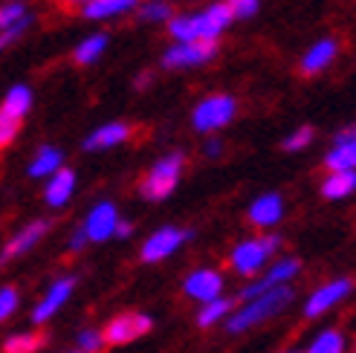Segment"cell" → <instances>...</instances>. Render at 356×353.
<instances>
[{
  "mask_svg": "<svg viewBox=\"0 0 356 353\" xmlns=\"http://www.w3.org/2000/svg\"><path fill=\"white\" fill-rule=\"evenodd\" d=\"M298 275H301V261H298V258H281V261L270 263V267H266V272H264L261 278H255L252 284H246V287L235 295V302H238V304L252 302V298H258V295H264V293H270V290H275V287H287V284H293Z\"/></svg>",
  "mask_w": 356,
  "mask_h": 353,
  "instance_id": "4",
  "label": "cell"
},
{
  "mask_svg": "<svg viewBox=\"0 0 356 353\" xmlns=\"http://www.w3.org/2000/svg\"><path fill=\"white\" fill-rule=\"evenodd\" d=\"M73 191H76V171L58 168V171L47 180V186H44V200H47L49 208H61V206L70 203Z\"/></svg>",
  "mask_w": 356,
  "mask_h": 353,
  "instance_id": "17",
  "label": "cell"
},
{
  "mask_svg": "<svg viewBox=\"0 0 356 353\" xmlns=\"http://www.w3.org/2000/svg\"><path fill=\"white\" fill-rule=\"evenodd\" d=\"M139 0H90V3L81 6V15L87 21H104V17H116L136 9Z\"/></svg>",
  "mask_w": 356,
  "mask_h": 353,
  "instance_id": "23",
  "label": "cell"
},
{
  "mask_svg": "<svg viewBox=\"0 0 356 353\" xmlns=\"http://www.w3.org/2000/svg\"><path fill=\"white\" fill-rule=\"evenodd\" d=\"M128 136H131V125H124V122H108V125H99L84 139V151H108V148L128 142Z\"/></svg>",
  "mask_w": 356,
  "mask_h": 353,
  "instance_id": "18",
  "label": "cell"
},
{
  "mask_svg": "<svg viewBox=\"0 0 356 353\" xmlns=\"http://www.w3.org/2000/svg\"><path fill=\"white\" fill-rule=\"evenodd\" d=\"M29 24H32V17L26 15L21 24H15V26H9V29H3V32H0V52H3L6 47H12L17 38H21V35L26 32V26H29Z\"/></svg>",
  "mask_w": 356,
  "mask_h": 353,
  "instance_id": "34",
  "label": "cell"
},
{
  "mask_svg": "<svg viewBox=\"0 0 356 353\" xmlns=\"http://www.w3.org/2000/svg\"><path fill=\"white\" fill-rule=\"evenodd\" d=\"M223 290H226L223 272L220 270H209V267L188 272L186 281H183V293L191 298V302H200V307L209 304V302H215V298H220Z\"/></svg>",
  "mask_w": 356,
  "mask_h": 353,
  "instance_id": "9",
  "label": "cell"
},
{
  "mask_svg": "<svg viewBox=\"0 0 356 353\" xmlns=\"http://www.w3.org/2000/svg\"><path fill=\"white\" fill-rule=\"evenodd\" d=\"M84 246H87V238H84V232H81V229H76V232H73V238H70V252H81Z\"/></svg>",
  "mask_w": 356,
  "mask_h": 353,
  "instance_id": "37",
  "label": "cell"
},
{
  "mask_svg": "<svg viewBox=\"0 0 356 353\" xmlns=\"http://www.w3.org/2000/svg\"><path fill=\"white\" fill-rule=\"evenodd\" d=\"M235 307H238L235 295H220V298H215V302L203 304L200 313H197V327H200V330H211V327L223 325L229 315L235 313Z\"/></svg>",
  "mask_w": 356,
  "mask_h": 353,
  "instance_id": "21",
  "label": "cell"
},
{
  "mask_svg": "<svg viewBox=\"0 0 356 353\" xmlns=\"http://www.w3.org/2000/svg\"><path fill=\"white\" fill-rule=\"evenodd\" d=\"M235 110H238V104H235L232 96H226V93L206 96L197 108H194L191 125H194V131H200V133H215V131L226 128L229 122L235 119Z\"/></svg>",
  "mask_w": 356,
  "mask_h": 353,
  "instance_id": "6",
  "label": "cell"
},
{
  "mask_svg": "<svg viewBox=\"0 0 356 353\" xmlns=\"http://www.w3.org/2000/svg\"><path fill=\"white\" fill-rule=\"evenodd\" d=\"M350 293H353V278H348V275L330 278V281H325L322 287H316L310 293V298L305 302V307H301V313H305V319H322L325 313H330L333 307H339Z\"/></svg>",
  "mask_w": 356,
  "mask_h": 353,
  "instance_id": "8",
  "label": "cell"
},
{
  "mask_svg": "<svg viewBox=\"0 0 356 353\" xmlns=\"http://www.w3.org/2000/svg\"><path fill=\"white\" fill-rule=\"evenodd\" d=\"M226 6L232 9V17H252L255 12H258V6H261V0H226Z\"/></svg>",
  "mask_w": 356,
  "mask_h": 353,
  "instance_id": "35",
  "label": "cell"
},
{
  "mask_svg": "<svg viewBox=\"0 0 356 353\" xmlns=\"http://www.w3.org/2000/svg\"><path fill=\"white\" fill-rule=\"evenodd\" d=\"M119 220H122L119 217V208L111 200H102V203H96L90 211H87L81 232H84L87 243H104V240L113 238Z\"/></svg>",
  "mask_w": 356,
  "mask_h": 353,
  "instance_id": "10",
  "label": "cell"
},
{
  "mask_svg": "<svg viewBox=\"0 0 356 353\" xmlns=\"http://www.w3.org/2000/svg\"><path fill=\"white\" fill-rule=\"evenodd\" d=\"M104 347V336H102V330L96 327H84L79 330V336H76V353H102Z\"/></svg>",
  "mask_w": 356,
  "mask_h": 353,
  "instance_id": "29",
  "label": "cell"
},
{
  "mask_svg": "<svg viewBox=\"0 0 356 353\" xmlns=\"http://www.w3.org/2000/svg\"><path fill=\"white\" fill-rule=\"evenodd\" d=\"M293 302H296V287H293V284L275 287V290H270V293L252 298V302L238 304L235 313L223 322V330L229 333V336H243V333L255 330V327H261L264 322H270V319H275V315H281Z\"/></svg>",
  "mask_w": 356,
  "mask_h": 353,
  "instance_id": "1",
  "label": "cell"
},
{
  "mask_svg": "<svg viewBox=\"0 0 356 353\" xmlns=\"http://www.w3.org/2000/svg\"><path fill=\"white\" fill-rule=\"evenodd\" d=\"M73 353H76V350H73Z\"/></svg>",
  "mask_w": 356,
  "mask_h": 353,
  "instance_id": "44",
  "label": "cell"
},
{
  "mask_svg": "<svg viewBox=\"0 0 356 353\" xmlns=\"http://www.w3.org/2000/svg\"><path fill=\"white\" fill-rule=\"evenodd\" d=\"M325 165L330 171H356V133L345 131L336 136L333 148L325 154Z\"/></svg>",
  "mask_w": 356,
  "mask_h": 353,
  "instance_id": "16",
  "label": "cell"
},
{
  "mask_svg": "<svg viewBox=\"0 0 356 353\" xmlns=\"http://www.w3.org/2000/svg\"><path fill=\"white\" fill-rule=\"evenodd\" d=\"M104 49H108V35L96 32V35L84 38V41L73 49V58H76V64H81V67H90V64H96V61L104 56Z\"/></svg>",
  "mask_w": 356,
  "mask_h": 353,
  "instance_id": "26",
  "label": "cell"
},
{
  "mask_svg": "<svg viewBox=\"0 0 356 353\" xmlns=\"http://www.w3.org/2000/svg\"><path fill=\"white\" fill-rule=\"evenodd\" d=\"M313 133H316V131H313L310 125L293 131L287 139H284V151H290V154H293V151H305V148L313 142Z\"/></svg>",
  "mask_w": 356,
  "mask_h": 353,
  "instance_id": "32",
  "label": "cell"
},
{
  "mask_svg": "<svg viewBox=\"0 0 356 353\" xmlns=\"http://www.w3.org/2000/svg\"><path fill=\"white\" fill-rule=\"evenodd\" d=\"M281 243L284 240L275 232H266L261 238H246L235 243V249L229 252V267L241 278H255L258 272H264V267H270V261L273 255H278Z\"/></svg>",
  "mask_w": 356,
  "mask_h": 353,
  "instance_id": "2",
  "label": "cell"
},
{
  "mask_svg": "<svg viewBox=\"0 0 356 353\" xmlns=\"http://www.w3.org/2000/svg\"><path fill=\"white\" fill-rule=\"evenodd\" d=\"M17 131H21V125H17V122H9V119L0 116V148L9 145L12 139L17 136Z\"/></svg>",
  "mask_w": 356,
  "mask_h": 353,
  "instance_id": "36",
  "label": "cell"
},
{
  "mask_svg": "<svg viewBox=\"0 0 356 353\" xmlns=\"http://www.w3.org/2000/svg\"><path fill=\"white\" fill-rule=\"evenodd\" d=\"M58 168H64V154H61L56 145H41L38 154L32 156V163H29L26 174L35 176V180H44V176L49 180V176L56 174Z\"/></svg>",
  "mask_w": 356,
  "mask_h": 353,
  "instance_id": "22",
  "label": "cell"
},
{
  "mask_svg": "<svg viewBox=\"0 0 356 353\" xmlns=\"http://www.w3.org/2000/svg\"><path fill=\"white\" fill-rule=\"evenodd\" d=\"M339 56V44H336L333 38H322V41H316L307 52H305V58H301L298 69H301V76H316V73H322V69Z\"/></svg>",
  "mask_w": 356,
  "mask_h": 353,
  "instance_id": "19",
  "label": "cell"
},
{
  "mask_svg": "<svg viewBox=\"0 0 356 353\" xmlns=\"http://www.w3.org/2000/svg\"><path fill=\"white\" fill-rule=\"evenodd\" d=\"M301 353H348V339H345L342 330L327 327L322 333H316V339Z\"/></svg>",
  "mask_w": 356,
  "mask_h": 353,
  "instance_id": "25",
  "label": "cell"
},
{
  "mask_svg": "<svg viewBox=\"0 0 356 353\" xmlns=\"http://www.w3.org/2000/svg\"><path fill=\"white\" fill-rule=\"evenodd\" d=\"M139 17L142 21H171V6L165 0H148V3L139 6Z\"/></svg>",
  "mask_w": 356,
  "mask_h": 353,
  "instance_id": "31",
  "label": "cell"
},
{
  "mask_svg": "<svg viewBox=\"0 0 356 353\" xmlns=\"http://www.w3.org/2000/svg\"><path fill=\"white\" fill-rule=\"evenodd\" d=\"M183 165H186V156H183L180 151L159 156V160L151 165V171L142 176L139 194H142L145 200H151V203H163V200H168L171 194H174V188L180 186Z\"/></svg>",
  "mask_w": 356,
  "mask_h": 353,
  "instance_id": "3",
  "label": "cell"
},
{
  "mask_svg": "<svg viewBox=\"0 0 356 353\" xmlns=\"http://www.w3.org/2000/svg\"><path fill=\"white\" fill-rule=\"evenodd\" d=\"M168 32L177 44H194V41H218L215 35L209 32L203 15H180V17H171Z\"/></svg>",
  "mask_w": 356,
  "mask_h": 353,
  "instance_id": "15",
  "label": "cell"
},
{
  "mask_svg": "<svg viewBox=\"0 0 356 353\" xmlns=\"http://www.w3.org/2000/svg\"><path fill=\"white\" fill-rule=\"evenodd\" d=\"M206 156H220V151H223V145H220V139H209L206 142Z\"/></svg>",
  "mask_w": 356,
  "mask_h": 353,
  "instance_id": "39",
  "label": "cell"
},
{
  "mask_svg": "<svg viewBox=\"0 0 356 353\" xmlns=\"http://www.w3.org/2000/svg\"><path fill=\"white\" fill-rule=\"evenodd\" d=\"M49 226H52L49 220H32V223H26L21 232H17V235L3 246V252H0V267H3V263H9V261H15V258L26 255V252H32L35 246L44 240V235L49 232Z\"/></svg>",
  "mask_w": 356,
  "mask_h": 353,
  "instance_id": "13",
  "label": "cell"
},
{
  "mask_svg": "<svg viewBox=\"0 0 356 353\" xmlns=\"http://www.w3.org/2000/svg\"><path fill=\"white\" fill-rule=\"evenodd\" d=\"M200 15H203V21H206V26L211 29V35H215V38H220V35L229 29V24L235 21L232 9L226 6V0H218V3H211V6L203 9Z\"/></svg>",
  "mask_w": 356,
  "mask_h": 353,
  "instance_id": "27",
  "label": "cell"
},
{
  "mask_svg": "<svg viewBox=\"0 0 356 353\" xmlns=\"http://www.w3.org/2000/svg\"><path fill=\"white\" fill-rule=\"evenodd\" d=\"M151 330H154V319H151L148 313L128 310V313H119V315H113V319L102 327V336H104V345L122 347V345L139 342L142 336H148Z\"/></svg>",
  "mask_w": 356,
  "mask_h": 353,
  "instance_id": "5",
  "label": "cell"
},
{
  "mask_svg": "<svg viewBox=\"0 0 356 353\" xmlns=\"http://www.w3.org/2000/svg\"><path fill=\"white\" fill-rule=\"evenodd\" d=\"M356 191V171H330L322 183L325 200H345Z\"/></svg>",
  "mask_w": 356,
  "mask_h": 353,
  "instance_id": "24",
  "label": "cell"
},
{
  "mask_svg": "<svg viewBox=\"0 0 356 353\" xmlns=\"http://www.w3.org/2000/svg\"><path fill=\"white\" fill-rule=\"evenodd\" d=\"M218 56V41H194V44H174L165 49L163 67L180 69V67H200Z\"/></svg>",
  "mask_w": 356,
  "mask_h": 353,
  "instance_id": "11",
  "label": "cell"
},
{
  "mask_svg": "<svg viewBox=\"0 0 356 353\" xmlns=\"http://www.w3.org/2000/svg\"><path fill=\"white\" fill-rule=\"evenodd\" d=\"M44 345V333H12L3 342V353H38Z\"/></svg>",
  "mask_w": 356,
  "mask_h": 353,
  "instance_id": "28",
  "label": "cell"
},
{
  "mask_svg": "<svg viewBox=\"0 0 356 353\" xmlns=\"http://www.w3.org/2000/svg\"><path fill=\"white\" fill-rule=\"evenodd\" d=\"M278 353H301V350H296V347H290V350H278Z\"/></svg>",
  "mask_w": 356,
  "mask_h": 353,
  "instance_id": "42",
  "label": "cell"
},
{
  "mask_svg": "<svg viewBox=\"0 0 356 353\" xmlns=\"http://www.w3.org/2000/svg\"><path fill=\"white\" fill-rule=\"evenodd\" d=\"M194 238V229H183V226H159L154 235L145 238L139 249V258L145 263H159L171 258L177 249H183V246Z\"/></svg>",
  "mask_w": 356,
  "mask_h": 353,
  "instance_id": "7",
  "label": "cell"
},
{
  "mask_svg": "<svg viewBox=\"0 0 356 353\" xmlns=\"http://www.w3.org/2000/svg\"><path fill=\"white\" fill-rule=\"evenodd\" d=\"M26 17V6L21 3V0H9V3L0 6V32L15 26V24H21Z\"/></svg>",
  "mask_w": 356,
  "mask_h": 353,
  "instance_id": "30",
  "label": "cell"
},
{
  "mask_svg": "<svg viewBox=\"0 0 356 353\" xmlns=\"http://www.w3.org/2000/svg\"><path fill=\"white\" fill-rule=\"evenodd\" d=\"M134 235V223H128V220H119V226H116V232H113V238H131Z\"/></svg>",
  "mask_w": 356,
  "mask_h": 353,
  "instance_id": "38",
  "label": "cell"
},
{
  "mask_svg": "<svg viewBox=\"0 0 356 353\" xmlns=\"http://www.w3.org/2000/svg\"><path fill=\"white\" fill-rule=\"evenodd\" d=\"M145 84H151V76H148V73L136 79V87H139V90H142V87H145Z\"/></svg>",
  "mask_w": 356,
  "mask_h": 353,
  "instance_id": "40",
  "label": "cell"
},
{
  "mask_svg": "<svg viewBox=\"0 0 356 353\" xmlns=\"http://www.w3.org/2000/svg\"><path fill=\"white\" fill-rule=\"evenodd\" d=\"M67 3H81L84 6V3H90V0H67Z\"/></svg>",
  "mask_w": 356,
  "mask_h": 353,
  "instance_id": "41",
  "label": "cell"
},
{
  "mask_svg": "<svg viewBox=\"0 0 356 353\" xmlns=\"http://www.w3.org/2000/svg\"><path fill=\"white\" fill-rule=\"evenodd\" d=\"M350 353H356V345H353V350H350Z\"/></svg>",
  "mask_w": 356,
  "mask_h": 353,
  "instance_id": "43",
  "label": "cell"
},
{
  "mask_svg": "<svg viewBox=\"0 0 356 353\" xmlns=\"http://www.w3.org/2000/svg\"><path fill=\"white\" fill-rule=\"evenodd\" d=\"M29 108H32V90L26 84H15V87H9L3 101H0V116L21 125L24 116L29 113Z\"/></svg>",
  "mask_w": 356,
  "mask_h": 353,
  "instance_id": "20",
  "label": "cell"
},
{
  "mask_svg": "<svg viewBox=\"0 0 356 353\" xmlns=\"http://www.w3.org/2000/svg\"><path fill=\"white\" fill-rule=\"evenodd\" d=\"M246 217H249V223L258 226V229L278 226L281 217H284V200H281V194L278 191H264L261 197H255L252 203H249Z\"/></svg>",
  "mask_w": 356,
  "mask_h": 353,
  "instance_id": "14",
  "label": "cell"
},
{
  "mask_svg": "<svg viewBox=\"0 0 356 353\" xmlns=\"http://www.w3.org/2000/svg\"><path fill=\"white\" fill-rule=\"evenodd\" d=\"M73 290H76V275H64V278H58V281H52L49 290L44 293V298H41V302L35 304V310H32V325L49 322L52 315H56V313L70 302Z\"/></svg>",
  "mask_w": 356,
  "mask_h": 353,
  "instance_id": "12",
  "label": "cell"
},
{
  "mask_svg": "<svg viewBox=\"0 0 356 353\" xmlns=\"http://www.w3.org/2000/svg\"><path fill=\"white\" fill-rule=\"evenodd\" d=\"M17 302H21V295H17L15 287H0V325L17 310Z\"/></svg>",
  "mask_w": 356,
  "mask_h": 353,
  "instance_id": "33",
  "label": "cell"
}]
</instances>
